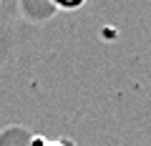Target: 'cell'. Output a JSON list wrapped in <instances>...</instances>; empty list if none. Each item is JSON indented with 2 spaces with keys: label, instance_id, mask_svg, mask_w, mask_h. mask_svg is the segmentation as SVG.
I'll use <instances>...</instances> for the list:
<instances>
[{
  "label": "cell",
  "instance_id": "1",
  "mask_svg": "<svg viewBox=\"0 0 151 146\" xmlns=\"http://www.w3.org/2000/svg\"><path fill=\"white\" fill-rule=\"evenodd\" d=\"M58 10H78V8L86 5V0H50Z\"/></svg>",
  "mask_w": 151,
  "mask_h": 146
},
{
  "label": "cell",
  "instance_id": "2",
  "mask_svg": "<svg viewBox=\"0 0 151 146\" xmlns=\"http://www.w3.org/2000/svg\"><path fill=\"white\" fill-rule=\"evenodd\" d=\"M30 146H68L65 141H48V139H43V136H35V139L30 141Z\"/></svg>",
  "mask_w": 151,
  "mask_h": 146
}]
</instances>
